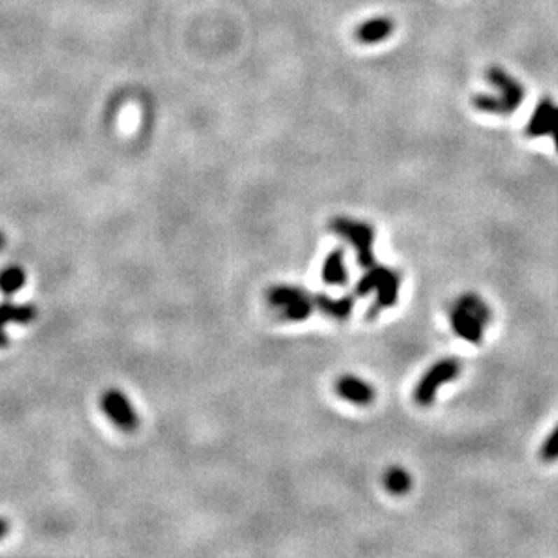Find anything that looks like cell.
<instances>
[{
    "label": "cell",
    "instance_id": "44dd1931",
    "mask_svg": "<svg viewBox=\"0 0 558 558\" xmlns=\"http://www.w3.org/2000/svg\"><path fill=\"white\" fill-rule=\"evenodd\" d=\"M551 136H553L554 139V146H557V152H558V107L554 109V114H553V121H551Z\"/></svg>",
    "mask_w": 558,
    "mask_h": 558
},
{
    "label": "cell",
    "instance_id": "277c9868",
    "mask_svg": "<svg viewBox=\"0 0 558 558\" xmlns=\"http://www.w3.org/2000/svg\"><path fill=\"white\" fill-rule=\"evenodd\" d=\"M450 322L455 335L461 336V338L466 340V342H470V344H481L482 327H484V323H482L479 318L473 316L472 313H468V311L463 309L461 305L455 304L454 307H452Z\"/></svg>",
    "mask_w": 558,
    "mask_h": 558
},
{
    "label": "cell",
    "instance_id": "7c38bea8",
    "mask_svg": "<svg viewBox=\"0 0 558 558\" xmlns=\"http://www.w3.org/2000/svg\"><path fill=\"white\" fill-rule=\"evenodd\" d=\"M473 107L479 109L486 114H497V116H510L515 112V109L508 104L503 96H491V95H475L472 98Z\"/></svg>",
    "mask_w": 558,
    "mask_h": 558
},
{
    "label": "cell",
    "instance_id": "d6986e66",
    "mask_svg": "<svg viewBox=\"0 0 558 558\" xmlns=\"http://www.w3.org/2000/svg\"><path fill=\"white\" fill-rule=\"evenodd\" d=\"M457 305H461L463 309H466L468 313H472L473 316L479 318L484 326L491 320V313H489L488 305H486L481 298L475 297V295H464V297H461L459 300H457Z\"/></svg>",
    "mask_w": 558,
    "mask_h": 558
},
{
    "label": "cell",
    "instance_id": "7a4b0ae2",
    "mask_svg": "<svg viewBox=\"0 0 558 558\" xmlns=\"http://www.w3.org/2000/svg\"><path fill=\"white\" fill-rule=\"evenodd\" d=\"M461 367L455 360H441L430 367L425 376L419 379V383L414 389V400L421 407H428L434 403V398L438 394L439 386L442 383L452 382L457 378Z\"/></svg>",
    "mask_w": 558,
    "mask_h": 558
},
{
    "label": "cell",
    "instance_id": "4fadbf2b",
    "mask_svg": "<svg viewBox=\"0 0 558 558\" xmlns=\"http://www.w3.org/2000/svg\"><path fill=\"white\" fill-rule=\"evenodd\" d=\"M383 484H385L386 491H391L392 495H405L410 491L412 479H410L407 470L400 468V466H392V468L386 470L385 477H383Z\"/></svg>",
    "mask_w": 558,
    "mask_h": 558
},
{
    "label": "cell",
    "instance_id": "6da1fadb",
    "mask_svg": "<svg viewBox=\"0 0 558 558\" xmlns=\"http://www.w3.org/2000/svg\"><path fill=\"white\" fill-rule=\"evenodd\" d=\"M331 230L347 239L356 249V258L363 270H369L376 264L374 260V230L370 224L361 223V221L349 219V217H336L331 221Z\"/></svg>",
    "mask_w": 558,
    "mask_h": 558
},
{
    "label": "cell",
    "instance_id": "ba28073f",
    "mask_svg": "<svg viewBox=\"0 0 558 558\" xmlns=\"http://www.w3.org/2000/svg\"><path fill=\"white\" fill-rule=\"evenodd\" d=\"M392 33H394V22L386 17H376L360 24L354 31V36L361 43H378L389 39Z\"/></svg>",
    "mask_w": 558,
    "mask_h": 558
},
{
    "label": "cell",
    "instance_id": "3957f363",
    "mask_svg": "<svg viewBox=\"0 0 558 558\" xmlns=\"http://www.w3.org/2000/svg\"><path fill=\"white\" fill-rule=\"evenodd\" d=\"M102 408H104L105 416L125 432H132V430L138 428L139 419L136 408L132 407L129 398L121 391L112 389V391L105 392L104 398H102Z\"/></svg>",
    "mask_w": 558,
    "mask_h": 558
},
{
    "label": "cell",
    "instance_id": "2e32d148",
    "mask_svg": "<svg viewBox=\"0 0 558 558\" xmlns=\"http://www.w3.org/2000/svg\"><path fill=\"white\" fill-rule=\"evenodd\" d=\"M305 295H307V293H305L304 289L295 288V286H275V288L270 289V293H267V300H270L271 305L282 307L284 309L286 305L298 300V298L305 297Z\"/></svg>",
    "mask_w": 558,
    "mask_h": 558
},
{
    "label": "cell",
    "instance_id": "52a82bcc",
    "mask_svg": "<svg viewBox=\"0 0 558 558\" xmlns=\"http://www.w3.org/2000/svg\"><path fill=\"white\" fill-rule=\"evenodd\" d=\"M376 302L369 309V318H374L382 309L392 307L398 302V295H400V275L396 271L389 270L386 275L383 277V280L379 282L378 289H376Z\"/></svg>",
    "mask_w": 558,
    "mask_h": 558
},
{
    "label": "cell",
    "instance_id": "9c48e42d",
    "mask_svg": "<svg viewBox=\"0 0 558 558\" xmlns=\"http://www.w3.org/2000/svg\"><path fill=\"white\" fill-rule=\"evenodd\" d=\"M554 109H557V105L553 104V99L551 98L540 99V104L537 105V109L533 112V116L529 118L528 127H526V136H529V138L550 136Z\"/></svg>",
    "mask_w": 558,
    "mask_h": 558
},
{
    "label": "cell",
    "instance_id": "ffe728a7",
    "mask_svg": "<svg viewBox=\"0 0 558 558\" xmlns=\"http://www.w3.org/2000/svg\"><path fill=\"white\" fill-rule=\"evenodd\" d=\"M540 457L545 463H553L558 459V425L554 426V430L545 438L544 445L540 448Z\"/></svg>",
    "mask_w": 558,
    "mask_h": 558
},
{
    "label": "cell",
    "instance_id": "9a60e30c",
    "mask_svg": "<svg viewBox=\"0 0 558 558\" xmlns=\"http://www.w3.org/2000/svg\"><path fill=\"white\" fill-rule=\"evenodd\" d=\"M389 270H391V267L379 266V264H374L372 267H369L365 275L358 280L356 288H354V295H358V297H365L369 293L376 291L379 282H382L383 277L386 275V271Z\"/></svg>",
    "mask_w": 558,
    "mask_h": 558
},
{
    "label": "cell",
    "instance_id": "e0dca14e",
    "mask_svg": "<svg viewBox=\"0 0 558 558\" xmlns=\"http://www.w3.org/2000/svg\"><path fill=\"white\" fill-rule=\"evenodd\" d=\"M26 284V273L24 270L18 266H9L2 271V277H0V288H2V293L6 297L13 295V293L20 291Z\"/></svg>",
    "mask_w": 558,
    "mask_h": 558
},
{
    "label": "cell",
    "instance_id": "5b68a950",
    "mask_svg": "<svg viewBox=\"0 0 558 558\" xmlns=\"http://www.w3.org/2000/svg\"><path fill=\"white\" fill-rule=\"evenodd\" d=\"M486 78H488V82L491 83V85H495L501 92H503L501 96H503L508 104L517 111V107L524 102L526 90H524V87L517 82L515 78L510 76L506 71H503L501 67H497V65H494V67H489V69L486 71Z\"/></svg>",
    "mask_w": 558,
    "mask_h": 558
},
{
    "label": "cell",
    "instance_id": "ac0fdd59",
    "mask_svg": "<svg viewBox=\"0 0 558 558\" xmlns=\"http://www.w3.org/2000/svg\"><path fill=\"white\" fill-rule=\"evenodd\" d=\"M314 307H316L314 305V298H309L305 295V297L286 305L284 307V316L288 318V320H293V322H300V320H305V318L311 316Z\"/></svg>",
    "mask_w": 558,
    "mask_h": 558
},
{
    "label": "cell",
    "instance_id": "5bb4252c",
    "mask_svg": "<svg viewBox=\"0 0 558 558\" xmlns=\"http://www.w3.org/2000/svg\"><path fill=\"white\" fill-rule=\"evenodd\" d=\"M36 316V309L33 305L29 304H11V302H6L2 305V326H8V323H27L31 320H35Z\"/></svg>",
    "mask_w": 558,
    "mask_h": 558
},
{
    "label": "cell",
    "instance_id": "30bf717a",
    "mask_svg": "<svg viewBox=\"0 0 558 558\" xmlns=\"http://www.w3.org/2000/svg\"><path fill=\"white\" fill-rule=\"evenodd\" d=\"M322 280L327 286H345L349 280L347 267L344 260V249H335L327 255L322 267Z\"/></svg>",
    "mask_w": 558,
    "mask_h": 558
},
{
    "label": "cell",
    "instance_id": "8fae6325",
    "mask_svg": "<svg viewBox=\"0 0 558 558\" xmlns=\"http://www.w3.org/2000/svg\"><path fill=\"white\" fill-rule=\"evenodd\" d=\"M314 298V305L318 309L326 313L327 316L338 318V320H345L351 316L352 307H354V298L352 297H338L333 298L329 295H316Z\"/></svg>",
    "mask_w": 558,
    "mask_h": 558
},
{
    "label": "cell",
    "instance_id": "8992f818",
    "mask_svg": "<svg viewBox=\"0 0 558 558\" xmlns=\"http://www.w3.org/2000/svg\"><path fill=\"white\" fill-rule=\"evenodd\" d=\"M336 392L349 403L361 405V407L372 403L374 400L372 386L356 376H342L336 383Z\"/></svg>",
    "mask_w": 558,
    "mask_h": 558
}]
</instances>
